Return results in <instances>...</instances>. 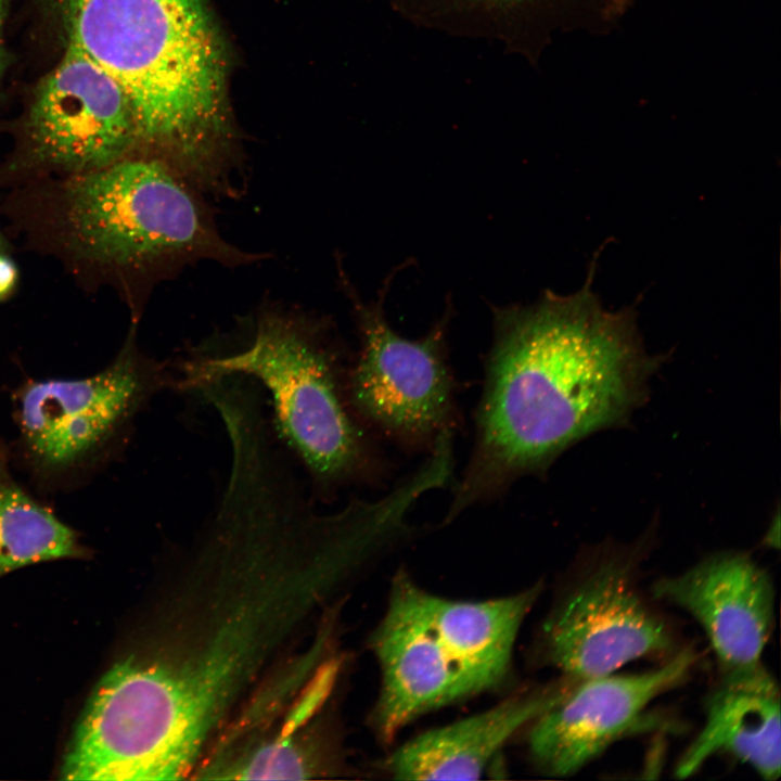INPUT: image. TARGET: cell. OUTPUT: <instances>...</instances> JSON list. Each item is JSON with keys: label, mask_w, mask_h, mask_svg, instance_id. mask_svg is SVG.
Returning <instances> with one entry per match:
<instances>
[{"label": "cell", "mask_w": 781, "mask_h": 781, "mask_svg": "<svg viewBox=\"0 0 781 781\" xmlns=\"http://www.w3.org/2000/svg\"><path fill=\"white\" fill-rule=\"evenodd\" d=\"M359 349L346 370L349 405L370 432L408 450L432 449L453 432L454 380L447 357L446 313L421 338L397 333L386 319L385 282L376 302H363L344 279Z\"/></svg>", "instance_id": "8992f818"}, {"label": "cell", "mask_w": 781, "mask_h": 781, "mask_svg": "<svg viewBox=\"0 0 781 781\" xmlns=\"http://www.w3.org/2000/svg\"><path fill=\"white\" fill-rule=\"evenodd\" d=\"M540 592L538 585L487 601H454L420 590L422 610L472 694L507 675L521 625Z\"/></svg>", "instance_id": "5bb4252c"}, {"label": "cell", "mask_w": 781, "mask_h": 781, "mask_svg": "<svg viewBox=\"0 0 781 781\" xmlns=\"http://www.w3.org/2000/svg\"><path fill=\"white\" fill-rule=\"evenodd\" d=\"M86 554L78 532L15 477L9 443L0 439V578L27 565Z\"/></svg>", "instance_id": "9a60e30c"}, {"label": "cell", "mask_w": 781, "mask_h": 781, "mask_svg": "<svg viewBox=\"0 0 781 781\" xmlns=\"http://www.w3.org/2000/svg\"><path fill=\"white\" fill-rule=\"evenodd\" d=\"M704 712V725L679 758L676 777L688 778L709 757L726 753L767 781L779 779L780 690L764 664L721 674L705 701Z\"/></svg>", "instance_id": "7c38bea8"}, {"label": "cell", "mask_w": 781, "mask_h": 781, "mask_svg": "<svg viewBox=\"0 0 781 781\" xmlns=\"http://www.w3.org/2000/svg\"><path fill=\"white\" fill-rule=\"evenodd\" d=\"M494 1H509V0H494Z\"/></svg>", "instance_id": "ac0fdd59"}, {"label": "cell", "mask_w": 781, "mask_h": 781, "mask_svg": "<svg viewBox=\"0 0 781 781\" xmlns=\"http://www.w3.org/2000/svg\"><path fill=\"white\" fill-rule=\"evenodd\" d=\"M694 663V652L682 649L655 669L571 680L534 720L529 748L535 761L549 774H573L617 740L651 729L650 703L682 683Z\"/></svg>", "instance_id": "9c48e42d"}, {"label": "cell", "mask_w": 781, "mask_h": 781, "mask_svg": "<svg viewBox=\"0 0 781 781\" xmlns=\"http://www.w3.org/2000/svg\"><path fill=\"white\" fill-rule=\"evenodd\" d=\"M17 282V268L8 254L0 236V302L7 298Z\"/></svg>", "instance_id": "2e32d148"}, {"label": "cell", "mask_w": 781, "mask_h": 781, "mask_svg": "<svg viewBox=\"0 0 781 781\" xmlns=\"http://www.w3.org/2000/svg\"><path fill=\"white\" fill-rule=\"evenodd\" d=\"M26 135L35 163L69 176L105 167L137 150L125 90L69 42L35 91Z\"/></svg>", "instance_id": "ba28073f"}, {"label": "cell", "mask_w": 781, "mask_h": 781, "mask_svg": "<svg viewBox=\"0 0 781 781\" xmlns=\"http://www.w3.org/2000/svg\"><path fill=\"white\" fill-rule=\"evenodd\" d=\"M586 283L530 306L492 309L494 338L475 413L473 449L445 522L543 473L584 437L624 424L655 367L632 307L605 310Z\"/></svg>", "instance_id": "6da1fadb"}, {"label": "cell", "mask_w": 781, "mask_h": 781, "mask_svg": "<svg viewBox=\"0 0 781 781\" xmlns=\"http://www.w3.org/2000/svg\"><path fill=\"white\" fill-rule=\"evenodd\" d=\"M541 642L547 662L569 680L614 674L638 658L679 651L671 627L638 588L633 556L618 550L581 566L546 619Z\"/></svg>", "instance_id": "52a82bcc"}, {"label": "cell", "mask_w": 781, "mask_h": 781, "mask_svg": "<svg viewBox=\"0 0 781 781\" xmlns=\"http://www.w3.org/2000/svg\"><path fill=\"white\" fill-rule=\"evenodd\" d=\"M240 346L187 359L178 388L240 374L268 394L270 423L289 456L304 469L316 499L330 498L376 471L371 435L353 411L341 348L329 322L268 308Z\"/></svg>", "instance_id": "3957f363"}, {"label": "cell", "mask_w": 781, "mask_h": 781, "mask_svg": "<svg viewBox=\"0 0 781 781\" xmlns=\"http://www.w3.org/2000/svg\"><path fill=\"white\" fill-rule=\"evenodd\" d=\"M201 194L161 161L131 154L69 176L61 233L80 258L149 282L200 260L239 266L259 259L222 238Z\"/></svg>", "instance_id": "277c9868"}, {"label": "cell", "mask_w": 781, "mask_h": 781, "mask_svg": "<svg viewBox=\"0 0 781 781\" xmlns=\"http://www.w3.org/2000/svg\"><path fill=\"white\" fill-rule=\"evenodd\" d=\"M177 380L141 351L135 328L114 359L91 375L27 377L12 392L13 469L41 496L82 486L120 454L137 417L159 392L177 388Z\"/></svg>", "instance_id": "5b68a950"}, {"label": "cell", "mask_w": 781, "mask_h": 781, "mask_svg": "<svg viewBox=\"0 0 781 781\" xmlns=\"http://www.w3.org/2000/svg\"><path fill=\"white\" fill-rule=\"evenodd\" d=\"M652 592L701 625L721 674L763 665L773 625L774 590L769 574L746 553L709 555L681 574L661 578Z\"/></svg>", "instance_id": "30bf717a"}, {"label": "cell", "mask_w": 781, "mask_h": 781, "mask_svg": "<svg viewBox=\"0 0 781 781\" xmlns=\"http://www.w3.org/2000/svg\"><path fill=\"white\" fill-rule=\"evenodd\" d=\"M66 42L125 90L137 154L201 193L234 196L243 165L232 145L222 54L202 0H57Z\"/></svg>", "instance_id": "7a4b0ae2"}, {"label": "cell", "mask_w": 781, "mask_h": 781, "mask_svg": "<svg viewBox=\"0 0 781 781\" xmlns=\"http://www.w3.org/2000/svg\"><path fill=\"white\" fill-rule=\"evenodd\" d=\"M564 687L510 697L490 709L431 730L387 760L399 780H476L503 745L562 694Z\"/></svg>", "instance_id": "4fadbf2b"}, {"label": "cell", "mask_w": 781, "mask_h": 781, "mask_svg": "<svg viewBox=\"0 0 781 781\" xmlns=\"http://www.w3.org/2000/svg\"><path fill=\"white\" fill-rule=\"evenodd\" d=\"M5 0H0V65L2 57V30L4 24Z\"/></svg>", "instance_id": "e0dca14e"}, {"label": "cell", "mask_w": 781, "mask_h": 781, "mask_svg": "<svg viewBox=\"0 0 781 781\" xmlns=\"http://www.w3.org/2000/svg\"><path fill=\"white\" fill-rule=\"evenodd\" d=\"M420 590L406 574H398L372 638L382 671L373 727L383 741H392L419 716L472 694L431 627Z\"/></svg>", "instance_id": "8fae6325"}]
</instances>
